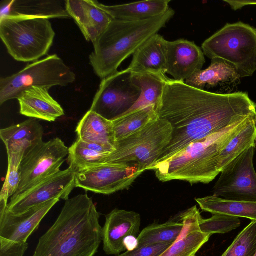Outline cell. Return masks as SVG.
<instances>
[{
  "mask_svg": "<svg viewBox=\"0 0 256 256\" xmlns=\"http://www.w3.org/2000/svg\"><path fill=\"white\" fill-rule=\"evenodd\" d=\"M14 0H2L0 3V20L10 16Z\"/></svg>",
  "mask_w": 256,
  "mask_h": 256,
  "instance_id": "obj_39",
  "label": "cell"
},
{
  "mask_svg": "<svg viewBox=\"0 0 256 256\" xmlns=\"http://www.w3.org/2000/svg\"><path fill=\"white\" fill-rule=\"evenodd\" d=\"M256 254V220H252L222 256H255Z\"/></svg>",
  "mask_w": 256,
  "mask_h": 256,
  "instance_id": "obj_33",
  "label": "cell"
},
{
  "mask_svg": "<svg viewBox=\"0 0 256 256\" xmlns=\"http://www.w3.org/2000/svg\"><path fill=\"white\" fill-rule=\"evenodd\" d=\"M100 218L87 194L68 198L55 222L40 238L34 256H94L102 241Z\"/></svg>",
  "mask_w": 256,
  "mask_h": 256,
  "instance_id": "obj_2",
  "label": "cell"
},
{
  "mask_svg": "<svg viewBox=\"0 0 256 256\" xmlns=\"http://www.w3.org/2000/svg\"><path fill=\"white\" fill-rule=\"evenodd\" d=\"M205 56L222 60L240 78L251 76L256 71V29L238 22L227 24L202 44Z\"/></svg>",
  "mask_w": 256,
  "mask_h": 256,
  "instance_id": "obj_6",
  "label": "cell"
},
{
  "mask_svg": "<svg viewBox=\"0 0 256 256\" xmlns=\"http://www.w3.org/2000/svg\"><path fill=\"white\" fill-rule=\"evenodd\" d=\"M211 236L196 230L178 239L160 256H194Z\"/></svg>",
  "mask_w": 256,
  "mask_h": 256,
  "instance_id": "obj_32",
  "label": "cell"
},
{
  "mask_svg": "<svg viewBox=\"0 0 256 256\" xmlns=\"http://www.w3.org/2000/svg\"><path fill=\"white\" fill-rule=\"evenodd\" d=\"M60 199L52 200L20 214H14L8 205L0 204V237L18 242H26L40 222Z\"/></svg>",
  "mask_w": 256,
  "mask_h": 256,
  "instance_id": "obj_14",
  "label": "cell"
},
{
  "mask_svg": "<svg viewBox=\"0 0 256 256\" xmlns=\"http://www.w3.org/2000/svg\"><path fill=\"white\" fill-rule=\"evenodd\" d=\"M234 10L248 6L256 5V0H224Z\"/></svg>",
  "mask_w": 256,
  "mask_h": 256,
  "instance_id": "obj_38",
  "label": "cell"
},
{
  "mask_svg": "<svg viewBox=\"0 0 256 256\" xmlns=\"http://www.w3.org/2000/svg\"><path fill=\"white\" fill-rule=\"evenodd\" d=\"M170 0H148L120 5L106 6L96 1L98 6L113 19L142 20L162 15L169 9Z\"/></svg>",
  "mask_w": 256,
  "mask_h": 256,
  "instance_id": "obj_21",
  "label": "cell"
},
{
  "mask_svg": "<svg viewBox=\"0 0 256 256\" xmlns=\"http://www.w3.org/2000/svg\"><path fill=\"white\" fill-rule=\"evenodd\" d=\"M156 112L158 118L171 124L173 132L169 144L152 166L170 158L193 142L255 116L256 104L246 92H210L168 78Z\"/></svg>",
  "mask_w": 256,
  "mask_h": 256,
  "instance_id": "obj_1",
  "label": "cell"
},
{
  "mask_svg": "<svg viewBox=\"0 0 256 256\" xmlns=\"http://www.w3.org/2000/svg\"><path fill=\"white\" fill-rule=\"evenodd\" d=\"M240 78L236 70L221 59H212L209 67L201 70L186 80V84L191 86L204 90L206 86H220L222 90L231 91L240 82Z\"/></svg>",
  "mask_w": 256,
  "mask_h": 256,
  "instance_id": "obj_20",
  "label": "cell"
},
{
  "mask_svg": "<svg viewBox=\"0 0 256 256\" xmlns=\"http://www.w3.org/2000/svg\"><path fill=\"white\" fill-rule=\"evenodd\" d=\"M195 200L203 211L212 214H224L256 220V202L226 200L214 194L196 198Z\"/></svg>",
  "mask_w": 256,
  "mask_h": 256,
  "instance_id": "obj_25",
  "label": "cell"
},
{
  "mask_svg": "<svg viewBox=\"0 0 256 256\" xmlns=\"http://www.w3.org/2000/svg\"><path fill=\"white\" fill-rule=\"evenodd\" d=\"M254 118L230 140L220 152L218 158V170L220 173L240 154L252 146H256V130Z\"/></svg>",
  "mask_w": 256,
  "mask_h": 256,
  "instance_id": "obj_29",
  "label": "cell"
},
{
  "mask_svg": "<svg viewBox=\"0 0 256 256\" xmlns=\"http://www.w3.org/2000/svg\"><path fill=\"white\" fill-rule=\"evenodd\" d=\"M145 171L134 163H104L76 172L75 187L110 194L128 188Z\"/></svg>",
  "mask_w": 256,
  "mask_h": 256,
  "instance_id": "obj_12",
  "label": "cell"
},
{
  "mask_svg": "<svg viewBox=\"0 0 256 256\" xmlns=\"http://www.w3.org/2000/svg\"><path fill=\"white\" fill-rule=\"evenodd\" d=\"M255 256H256V254Z\"/></svg>",
  "mask_w": 256,
  "mask_h": 256,
  "instance_id": "obj_41",
  "label": "cell"
},
{
  "mask_svg": "<svg viewBox=\"0 0 256 256\" xmlns=\"http://www.w3.org/2000/svg\"><path fill=\"white\" fill-rule=\"evenodd\" d=\"M25 152H7L8 168L0 193V204H8V200L17 190L20 180V164Z\"/></svg>",
  "mask_w": 256,
  "mask_h": 256,
  "instance_id": "obj_31",
  "label": "cell"
},
{
  "mask_svg": "<svg viewBox=\"0 0 256 256\" xmlns=\"http://www.w3.org/2000/svg\"><path fill=\"white\" fill-rule=\"evenodd\" d=\"M254 126H255V128H256V114L254 118Z\"/></svg>",
  "mask_w": 256,
  "mask_h": 256,
  "instance_id": "obj_40",
  "label": "cell"
},
{
  "mask_svg": "<svg viewBox=\"0 0 256 256\" xmlns=\"http://www.w3.org/2000/svg\"><path fill=\"white\" fill-rule=\"evenodd\" d=\"M240 120L223 130L193 142L170 158L150 167L162 182L173 180L208 184L220 173L218 158L222 150L254 118Z\"/></svg>",
  "mask_w": 256,
  "mask_h": 256,
  "instance_id": "obj_3",
  "label": "cell"
},
{
  "mask_svg": "<svg viewBox=\"0 0 256 256\" xmlns=\"http://www.w3.org/2000/svg\"><path fill=\"white\" fill-rule=\"evenodd\" d=\"M140 94L131 72L128 68L118 71L102 79L90 110L112 121L129 110Z\"/></svg>",
  "mask_w": 256,
  "mask_h": 256,
  "instance_id": "obj_10",
  "label": "cell"
},
{
  "mask_svg": "<svg viewBox=\"0 0 256 256\" xmlns=\"http://www.w3.org/2000/svg\"><path fill=\"white\" fill-rule=\"evenodd\" d=\"M180 217L184 224V229L178 239L193 232L200 230L198 222L202 218L196 206L182 212Z\"/></svg>",
  "mask_w": 256,
  "mask_h": 256,
  "instance_id": "obj_35",
  "label": "cell"
},
{
  "mask_svg": "<svg viewBox=\"0 0 256 256\" xmlns=\"http://www.w3.org/2000/svg\"><path fill=\"white\" fill-rule=\"evenodd\" d=\"M76 132L78 138L114 148L116 144L112 122L89 110L79 122Z\"/></svg>",
  "mask_w": 256,
  "mask_h": 256,
  "instance_id": "obj_23",
  "label": "cell"
},
{
  "mask_svg": "<svg viewBox=\"0 0 256 256\" xmlns=\"http://www.w3.org/2000/svg\"><path fill=\"white\" fill-rule=\"evenodd\" d=\"M76 78L74 72L57 54L48 56L28 64L10 76L0 79V105L18 98L26 90L32 86L50 88L54 86H65Z\"/></svg>",
  "mask_w": 256,
  "mask_h": 256,
  "instance_id": "obj_8",
  "label": "cell"
},
{
  "mask_svg": "<svg viewBox=\"0 0 256 256\" xmlns=\"http://www.w3.org/2000/svg\"><path fill=\"white\" fill-rule=\"evenodd\" d=\"M174 244V243H173ZM172 244L149 245L127 250L118 256H160Z\"/></svg>",
  "mask_w": 256,
  "mask_h": 256,
  "instance_id": "obj_37",
  "label": "cell"
},
{
  "mask_svg": "<svg viewBox=\"0 0 256 256\" xmlns=\"http://www.w3.org/2000/svg\"><path fill=\"white\" fill-rule=\"evenodd\" d=\"M241 224L239 218L224 214H213L198 222L199 230L212 236L214 234H226L238 228Z\"/></svg>",
  "mask_w": 256,
  "mask_h": 256,
  "instance_id": "obj_34",
  "label": "cell"
},
{
  "mask_svg": "<svg viewBox=\"0 0 256 256\" xmlns=\"http://www.w3.org/2000/svg\"><path fill=\"white\" fill-rule=\"evenodd\" d=\"M76 172L68 167L46 178L22 194L10 198L8 210L20 214L52 200H67L75 187Z\"/></svg>",
  "mask_w": 256,
  "mask_h": 256,
  "instance_id": "obj_13",
  "label": "cell"
},
{
  "mask_svg": "<svg viewBox=\"0 0 256 256\" xmlns=\"http://www.w3.org/2000/svg\"><path fill=\"white\" fill-rule=\"evenodd\" d=\"M44 131L38 119L30 118L0 130V137L6 152H26L42 141Z\"/></svg>",
  "mask_w": 256,
  "mask_h": 256,
  "instance_id": "obj_22",
  "label": "cell"
},
{
  "mask_svg": "<svg viewBox=\"0 0 256 256\" xmlns=\"http://www.w3.org/2000/svg\"><path fill=\"white\" fill-rule=\"evenodd\" d=\"M141 216L133 211L115 208L106 216L102 228L103 249L107 254L119 255L126 250L125 240L138 237L140 233Z\"/></svg>",
  "mask_w": 256,
  "mask_h": 256,
  "instance_id": "obj_15",
  "label": "cell"
},
{
  "mask_svg": "<svg viewBox=\"0 0 256 256\" xmlns=\"http://www.w3.org/2000/svg\"><path fill=\"white\" fill-rule=\"evenodd\" d=\"M168 40L156 34L134 54L128 68L132 72H155L166 74Z\"/></svg>",
  "mask_w": 256,
  "mask_h": 256,
  "instance_id": "obj_19",
  "label": "cell"
},
{
  "mask_svg": "<svg viewBox=\"0 0 256 256\" xmlns=\"http://www.w3.org/2000/svg\"><path fill=\"white\" fill-rule=\"evenodd\" d=\"M56 33L49 19L11 16L0 20V36L16 60L36 62L46 55Z\"/></svg>",
  "mask_w": 256,
  "mask_h": 256,
  "instance_id": "obj_5",
  "label": "cell"
},
{
  "mask_svg": "<svg viewBox=\"0 0 256 256\" xmlns=\"http://www.w3.org/2000/svg\"><path fill=\"white\" fill-rule=\"evenodd\" d=\"M132 74L134 82L140 88L141 94L136 103L124 114L149 106L156 108L168 78L165 74L155 72H132Z\"/></svg>",
  "mask_w": 256,
  "mask_h": 256,
  "instance_id": "obj_24",
  "label": "cell"
},
{
  "mask_svg": "<svg viewBox=\"0 0 256 256\" xmlns=\"http://www.w3.org/2000/svg\"><path fill=\"white\" fill-rule=\"evenodd\" d=\"M108 154L90 149L78 138L68 148L69 167L76 172H80L104 164Z\"/></svg>",
  "mask_w": 256,
  "mask_h": 256,
  "instance_id": "obj_30",
  "label": "cell"
},
{
  "mask_svg": "<svg viewBox=\"0 0 256 256\" xmlns=\"http://www.w3.org/2000/svg\"><path fill=\"white\" fill-rule=\"evenodd\" d=\"M96 0H66V7L85 39L94 44L113 18L100 8Z\"/></svg>",
  "mask_w": 256,
  "mask_h": 256,
  "instance_id": "obj_17",
  "label": "cell"
},
{
  "mask_svg": "<svg viewBox=\"0 0 256 256\" xmlns=\"http://www.w3.org/2000/svg\"><path fill=\"white\" fill-rule=\"evenodd\" d=\"M204 55L193 42L184 39L168 41L166 74L176 80L184 82L202 70Z\"/></svg>",
  "mask_w": 256,
  "mask_h": 256,
  "instance_id": "obj_16",
  "label": "cell"
},
{
  "mask_svg": "<svg viewBox=\"0 0 256 256\" xmlns=\"http://www.w3.org/2000/svg\"><path fill=\"white\" fill-rule=\"evenodd\" d=\"M256 146L246 150L221 172L214 195L222 198L256 202V172L254 156Z\"/></svg>",
  "mask_w": 256,
  "mask_h": 256,
  "instance_id": "obj_11",
  "label": "cell"
},
{
  "mask_svg": "<svg viewBox=\"0 0 256 256\" xmlns=\"http://www.w3.org/2000/svg\"><path fill=\"white\" fill-rule=\"evenodd\" d=\"M49 88L32 86L22 92L17 100L22 115L49 122L64 114L60 104L50 95Z\"/></svg>",
  "mask_w": 256,
  "mask_h": 256,
  "instance_id": "obj_18",
  "label": "cell"
},
{
  "mask_svg": "<svg viewBox=\"0 0 256 256\" xmlns=\"http://www.w3.org/2000/svg\"><path fill=\"white\" fill-rule=\"evenodd\" d=\"M184 229L182 222L170 220L163 224H154L145 228L137 237V246L173 244L180 238Z\"/></svg>",
  "mask_w": 256,
  "mask_h": 256,
  "instance_id": "obj_27",
  "label": "cell"
},
{
  "mask_svg": "<svg viewBox=\"0 0 256 256\" xmlns=\"http://www.w3.org/2000/svg\"><path fill=\"white\" fill-rule=\"evenodd\" d=\"M174 14L170 8L162 15L144 20L113 19L93 44L89 60L94 73L104 79L116 72L122 63L166 27Z\"/></svg>",
  "mask_w": 256,
  "mask_h": 256,
  "instance_id": "obj_4",
  "label": "cell"
},
{
  "mask_svg": "<svg viewBox=\"0 0 256 256\" xmlns=\"http://www.w3.org/2000/svg\"><path fill=\"white\" fill-rule=\"evenodd\" d=\"M26 242H18L0 237V256H24L28 248Z\"/></svg>",
  "mask_w": 256,
  "mask_h": 256,
  "instance_id": "obj_36",
  "label": "cell"
},
{
  "mask_svg": "<svg viewBox=\"0 0 256 256\" xmlns=\"http://www.w3.org/2000/svg\"><path fill=\"white\" fill-rule=\"evenodd\" d=\"M157 118L155 107L149 106L124 114L112 120L116 142L140 130Z\"/></svg>",
  "mask_w": 256,
  "mask_h": 256,
  "instance_id": "obj_28",
  "label": "cell"
},
{
  "mask_svg": "<svg viewBox=\"0 0 256 256\" xmlns=\"http://www.w3.org/2000/svg\"><path fill=\"white\" fill-rule=\"evenodd\" d=\"M11 16L47 19L70 18L66 0H14Z\"/></svg>",
  "mask_w": 256,
  "mask_h": 256,
  "instance_id": "obj_26",
  "label": "cell"
},
{
  "mask_svg": "<svg viewBox=\"0 0 256 256\" xmlns=\"http://www.w3.org/2000/svg\"><path fill=\"white\" fill-rule=\"evenodd\" d=\"M172 132L167 120L158 117L140 130L117 142L104 164L134 163L148 170L169 144Z\"/></svg>",
  "mask_w": 256,
  "mask_h": 256,
  "instance_id": "obj_7",
  "label": "cell"
},
{
  "mask_svg": "<svg viewBox=\"0 0 256 256\" xmlns=\"http://www.w3.org/2000/svg\"><path fill=\"white\" fill-rule=\"evenodd\" d=\"M68 148L58 138L46 142L42 140L28 148L20 164V184L12 196L59 172L68 154Z\"/></svg>",
  "mask_w": 256,
  "mask_h": 256,
  "instance_id": "obj_9",
  "label": "cell"
}]
</instances>
